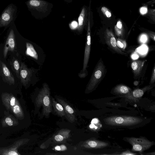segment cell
Listing matches in <instances>:
<instances>
[{
    "label": "cell",
    "mask_w": 155,
    "mask_h": 155,
    "mask_svg": "<svg viewBox=\"0 0 155 155\" xmlns=\"http://www.w3.org/2000/svg\"><path fill=\"white\" fill-rule=\"evenodd\" d=\"M25 3L32 16L38 20L47 18L53 6L52 3L45 0H28Z\"/></svg>",
    "instance_id": "cell-1"
},
{
    "label": "cell",
    "mask_w": 155,
    "mask_h": 155,
    "mask_svg": "<svg viewBox=\"0 0 155 155\" xmlns=\"http://www.w3.org/2000/svg\"><path fill=\"white\" fill-rule=\"evenodd\" d=\"M50 93L48 85L44 83L35 99L37 106L42 107V114L47 118L49 117L50 113L53 111Z\"/></svg>",
    "instance_id": "cell-2"
},
{
    "label": "cell",
    "mask_w": 155,
    "mask_h": 155,
    "mask_svg": "<svg viewBox=\"0 0 155 155\" xmlns=\"http://www.w3.org/2000/svg\"><path fill=\"white\" fill-rule=\"evenodd\" d=\"M105 123L108 125L119 126H130L141 122L142 120L139 117L130 116H112L104 119Z\"/></svg>",
    "instance_id": "cell-3"
},
{
    "label": "cell",
    "mask_w": 155,
    "mask_h": 155,
    "mask_svg": "<svg viewBox=\"0 0 155 155\" xmlns=\"http://www.w3.org/2000/svg\"><path fill=\"white\" fill-rule=\"evenodd\" d=\"M88 17L87 26V40L86 43L84 55L83 65L82 70L78 74V75L81 78H83L86 76V71L90 57L91 46V3H89L88 7Z\"/></svg>",
    "instance_id": "cell-4"
},
{
    "label": "cell",
    "mask_w": 155,
    "mask_h": 155,
    "mask_svg": "<svg viewBox=\"0 0 155 155\" xmlns=\"http://www.w3.org/2000/svg\"><path fill=\"white\" fill-rule=\"evenodd\" d=\"M17 11V7L13 3L9 4L0 16V28L8 26L14 21Z\"/></svg>",
    "instance_id": "cell-5"
},
{
    "label": "cell",
    "mask_w": 155,
    "mask_h": 155,
    "mask_svg": "<svg viewBox=\"0 0 155 155\" xmlns=\"http://www.w3.org/2000/svg\"><path fill=\"white\" fill-rule=\"evenodd\" d=\"M126 139L127 141L132 145L133 151L142 153L149 149L155 143L153 141H150L144 137H128Z\"/></svg>",
    "instance_id": "cell-6"
},
{
    "label": "cell",
    "mask_w": 155,
    "mask_h": 155,
    "mask_svg": "<svg viewBox=\"0 0 155 155\" xmlns=\"http://www.w3.org/2000/svg\"><path fill=\"white\" fill-rule=\"evenodd\" d=\"M105 67L102 61L99 62L97 64L87 86L85 92L87 93L95 88L101 80L104 74Z\"/></svg>",
    "instance_id": "cell-7"
},
{
    "label": "cell",
    "mask_w": 155,
    "mask_h": 155,
    "mask_svg": "<svg viewBox=\"0 0 155 155\" xmlns=\"http://www.w3.org/2000/svg\"><path fill=\"white\" fill-rule=\"evenodd\" d=\"M152 88L150 86H146L142 89H137L131 91L129 94L123 96L125 101L130 102L137 103L143 95L144 92Z\"/></svg>",
    "instance_id": "cell-8"
},
{
    "label": "cell",
    "mask_w": 155,
    "mask_h": 155,
    "mask_svg": "<svg viewBox=\"0 0 155 155\" xmlns=\"http://www.w3.org/2000/svg\"><path fill=\"white\" fill-rule=\"evenodd\" d=\"M12 23L10 25L11 28L4 46L3 55L4 58H6L8 51H13L15 47V31L12 27Z\"/></svg>",
    "instance_id": "cell-9"
},
{
    "label": "cell",
    "mask_w": 155,
    "mask_h": 155,
    "mask_svg": "<svg viewBox=\"0 0 155 155\" xmlns=\"http://www.w3.org/2000/svg\"><path fill=\"white\" fill-rule=\"evenodd\" d=\"M88 8L86 5L81 8L78 19V25L77 30L78 32L81 33L84 29L87 28L88 17Z\"/></svg>",
    "instance_id": "cell-10"
},
{
    "label": "cell",
    "mask_w": 155,
    "mask_h": 155,
    "mask_svg": "<svg viewBox=\"0 0 155 155\" xmlns=\"http://www.w3.org/2000/svg\"><path fill=\"white\" fill-rule=\"evenodd\" d=\"M33 72L32 69L28 68L24 63H21L19 69V78L24 86H26L30 81Z\"/></svg>",
    "instance_id": "cell-11"
},
{
    "label": "cell",
    "mask_w": 155,
    "mask_h": 155,
    "mask_svg": "<svg viewBox=\"0 0 155 155\" xmlns=\"http://www.w3.org/2000/svg\"><path fill=\"white\" fill-rule=\"evenodd\" d=\"M104 35L106 43L110 48L118 54L127 55L126 53L122 52L117 46L116 40L112 31L106 29Z\"/></svg>",
    "instance_id": "cell-12"
},
{
    "label": "cell",
    "mask_w": 155,
    "mask_h": 155,
    "mask_svg": "<svg viewBox=\"0 0 155 155\" xmlns=\"http://www.w3.org/2000/svg\"><path fill=\"white\" fill-rule=\"evenodd\" d=\"M57 101L63 106L65 114V117L71 123H73L76 120L74 112L71 107L63 99L55 97Z\"/></svg>",
    "instance_id": "cell-13"
},
{
    "label": "cell",
    "mask_w": 155,
    "mask_h": 155,
    "mask_svg": "<svg viewBox=\"0 0 155 155\" xmlns=\"http://www.w3.org/2000/svg\"><path fill=\"white\" fill-rule=\"evenodd\" d=\"M28 139L18 140L15 143L14 145L9 148L3 149L0 150V154L3 155H21L18 151V148L29 141Z\"/></svg>",
    "instance_id": "cell-14"
},
{
    "label": "cell",
    "mask_w": 155,
    "mask_h": 155,
    "mask_svg": "<svg viewBox=\"0 0 155 155\" xmlns=\"http://www.w3.org/2000/svg\"><path fill=\"white\" fill-rule=\"evenodd\" d=\"M0 71L1 74L5 81L9 84H14V77L6 64L0 60Z\"/></svg>",
    "instance_id": "cell-15"
},
{
    "label": "cell",
    "mask_w": 155,
    "mask_h": 155,
    "mask_svg": "<svg viewBox=\"0 0 155 155\" xmlns=\"http://www.w3.org/2000/svg\"><path fill=\"white\" fill-rule=\"evenodd\" d=\"M2 102L5 107L10 111L14 106L19 102L12 94L7 93L2 94Z\"/></svg>",
    "instance_id": "cell-16"
},
{
    "label": "cell",
    "mask_w": 155,
    "mask_h": 155,
    "mask_svg": "<svg viewBox=\"0 0 155 155\" xmlns=\"http://www.w3.org/2000/svg\"><path fill=\"white\" fill-rule=\"evenodd\" d=\"M108 143L96 140H88L82 144V146L87 148H102L108 146Z\"/></svg>",
    "instance_id": "cell-17"
},
{
    "label": "cell",
    "mask_w": 155,
    "mask_h": 155,
    "mask_svg": "<svg viewBox=\"0 0 155 155\" xmlns=\"http://www.w3.org/2000/svg\"><path fill=\"white\" fill-rule=\"evenodd\" d=\"M71 130L67 129H62L59 130L54 137L55 141L61 142L68 138Z\"/></svg>",
    "instance_id": "cell-18"
},
{
    "label": "cell",
    "mask_w": 155,
    "mask_h": 155,
    "mask_svg": "<svg viewBox=\"0 0 155 155\" xmlns=\"http://www.w3.org/2000/svg\"><path fill=\"white\" fill-rule=\"evenodd\" d=\"M51 98L52 107L54 113L59 117L65 116V111L62 105L56 101L52 97H51Z\"/></svg>",
    "instance_id": "cell-19"
},
{
    "label": "cell",
    "mask_w": 155,
    "mask_h": 155,
    "mask_svg": "<svg viewBox=\"0 0 155 155\" xmlns=\"http://www.w3.org/2000/svg\"><path fill=\"white\" fill-rule=\"evenodd\" d=\"M131 91V89L127 86L120 84L114 88L113 92L115 94L124 96L129 94Z\"/></svg>",
    "instance_id": "cell-20"
},
{
    "label": "cell",
    "mask_w": 155,
    "mask_h": 155,
    "mask_svg": "<svg viewBox=\"0 0 155 155\" xmlns=\"http://www.w3.org/2000/svg\"><path fill=\"white\" fill-rule=\"evenodd\" d=\"M143 64V61L140 60L132 62L131 67L135 77H137L140 74Z\"/></svg>",
    "instance_id": "cell-21"
},
{
    "label": "cell",
    "mask_w": 155,
    "mask_h": 155,
    "mask_svg": "<svg viewBox=\"0 0 155 155\" xmlns=\"http://www.w3.org/2000/svg\"><path fill=\"white\" fill-rule=\"evenodd\" d=\"M26 54L37 60L38 59V54L32 45L30 43L27 42L26 43Z\"/></svg>",
    "instance_id": "cell-22"
},
{
    "label": "cell",
    "mask_w": 155,
    "mask_h": 155,
    "mask_svg": "<svg viewBox=\"0 0 155 155\" xmlns=\"http://www.w3.org/2000/svg\"><path fill=\"white\" fill-rule=\"evenodd\" d=\"M11 111L18 117L21 118L24 116L23 110L19 102L14 106Z\"/></svg>",
    "instance_id": "cell-23"
},
{
    "label": "cell",
    "mask_w": 155,
    "mask_h": 155,
    "mask_svg": "<svg viewBox=\"0 0 155 155\" xmlns=\"http://www.w3.org/2000/svg\"><path fill=\"white\" fill-rule=\"evenodd\" d=\"M114 29L116 35L119 37L123 35L124 29V26L120 19H119L114 27Z\"/></svg>",
    "instance_id": "cell-24"
},
{
    "label": "cell",
    "mask_w": 155,
    "mask_h": 155,
    "mask_svg": "<svg viewBox=\"0 0 155 155\" xmlns=\"http://www.w3.org/2000/svg\"><path fill=\"white\" fill-rule=\"evenodd\" d=\"M101 11L104 15L107 18H109L112 16V13L110 10L105 6L102 7Z\"/></svg>",
    "instance_id": "cell-25"
},
{
    "label": "cell",
    "mask_w": 155,
    "mask_h": 155,
    "mask_svg": "<svg viewBox=\"0 0 155 155\" xmlns=\"http://www.w3.org/2000/svg\"><path fill=\"white\" fill-rule=\"evenodd\" d=\"M13 65L16 76L18 78H19V69L20 66L19 62L17 60H15L14 61Z\"/></svg>",
    "instance_id": "cell-26"
},
{
    "label": "cell",
    "mask_w": 155,
    "mask_h": 155,
    "mask_svg": "<svg viewBox=\"0 0 155 155\" xmlns=\"http://www.w3.org/2000/svg\"><path fill=\"white\" fill-rule=\"evenodd\" d=\"M3 124L10 126H12L14 124L13 120L10 117H6L3 120Z\"/></svg>",
    "instance_id": "cell-27"
},
{
    "label": "cell",
    "mask_w": 155,
    "mask_h": 155,
    "mask_svg": "<svg viewBox=\"0 0 155 155\" xmlns=\"http://www.w3.org/2000/svg\"><path fill=\"white\" fill-rule=\"evenodd\" d=\"M117 45L119 48L124 49L126 46L125 41L123 40L118 39L116 41Z\"/></svg>",
    "instance_id": "cell-28"
},
{
    "label": "cell",
    "mask_w": 155,
    "mask_h": 155,
    "mask_svg": "<svg viewBox=\"0 0 155 155\" xmlns=\"http://www.w3.org/2000/svg\"><path fill=\"white\" fill-rule=\"evenodd\" d=\"M155 9H150L148 10L147 15L149 16L150 18L153 21H155Z\"/></svg>",
    "instance_id": "cell-29"
},
{
    "label": "cell",
    "mask_w": 155,
    "mask_h": 155,
    "mask_svg": "<svg viewBox=\"0 0 155 155\" xmlns=\"http://www.w3.org/2000/svg\"><path fill=\"white\" fill-rule=\"evenodd\" d=\"M147 48L146 46L142 45L141 46L137 48L136 49V51L141 54H143L147 50Z\"/></svg>",
    "instance_id": "cell-30"
},
{
    "label": "cell",
    "mask_w": 155,
    "mask_h": 155,
    "mask_svg": "<svg viewBox=\"0 0 155 155\" xmlns=\"http://www.w3.org/2000/svg\"><path fill=\"white\" fill-rule=\"evenodd\" d=\"M136 154H137L132 152L129 150H128L123 152L120 154V155H134Z\"/></svg>",
    "instance_id": "cell-31"
},
{
    "label": "cell",
    "mask_w": 155,
    "mask_h": 155,
    "mask_svg": "<svg viewBox=\"0 0 155 155\" xmlns=\"http://www.w3.org/2000/svg\"><path fill=\"white\" fill-rule=\"evenodd\" d=\"M155 67H154L153 69V70L152 74V77L151 78V79L150 80V83L151 84L153 83L154 81L155 80Z\"/></svg>",
    "instance_id": "cell-32"
},
{
    "label": "cell",
    "mask_w": 155,
    "mask_h": 155,
    "mask_svg": "<svg viewBox=\"0 0 155 155\" xmlns=\"http://www.w3.org/2000/svg\"><path fill=\"white\" fill-rule=\"evenodd\" d=\"M140 40L142 42H145L147 40V38L145 35H143L141 37Z\"/></svg>",
    "instance_id": "cell-33"
},
{
    "label": "cell",
    "mask_w": 155,
    "mask_h": 155,
    "mask_svg": "<svg viewBox=\"0 0 155 155\" xmlns=\"http://www.w3.org/2000/svg\"><path fill=\"white\" fill-rule=\"evenodd\" d=\"M60 151H63L67 149V147L64 145H61L60 146Z\"/></svg>",
    "instance_id": "cell-34"
},
{
    "label": "cell",
    "mask_w": 155,
    "mask_h": 155,
    "mask_svg": "<svg viewBox=\"0 0 155 155\" xmlns=\"http://www.w3.org/2000/svg\"><path fill=\"white\" fill-rule=\"evenodd\" d=\"M155 3V0L150 1L145 4H143V5H147Z\"/></svg>",
    "instance_id": "cell-35"
},
{
    "label": "cell",
    "mask_w": 155,
    "mask_h": 155,
    "mask_svg": "<svg viewBox=\"0 0 155 155\" xmlns=\"http://www.w3.org/2000/svg\"><path fill=\"white\" fill-rule=\"evenodd\" d=\"M149 35L151 38L153 39L154 41H155V33L153 32H150L149 33Z\"/></svg>",
    "instance_id": "cell-36"
},
{
    "label": "cell",
    "mask_w": 155,
    "mask_h": 155,
    "mask_svg": "<svg viewBox=\"0 0 155 155\" xmlns=\"http://www.w3.org/2000/svg\"><path fill=\"white\" fill-rule=\"evenodd\" d=\"M138 56L136 54H134L132 55V58L134 59H136L138 58Z\"/></svg>",
    "instance_id": "cell-37"
},
{
    "label": "cell",
    "mask_w": 155,
    "mask_h": 155,
    "mask_svg": "<svg viewBox=\"0 0 155 155\" xmlns=\"http://www.w3.org/2000/svg\"><path fill=\"white\" fill-rule=\"evenodd\" d=\"M98 122V120L96 119H94L92 120L91 121V124H97Z\"/></svg>",
    "instance_id": "cell-38"
},
{
    "label": "cell",
    "mask_w": 155,
    "mask_h": 155,
    "mask_svg": "<svg viewBox=\"0 0 155 155\" xmlns=\"http://www.w3.org/2000/svg\"><path fill=\"white\" fill-rule=\"evenodd\" d=\"M67 3H71L72 2L73 0H63Z\"/></svg>",
    "instance_id": "cell-39"
}]
</instances>
